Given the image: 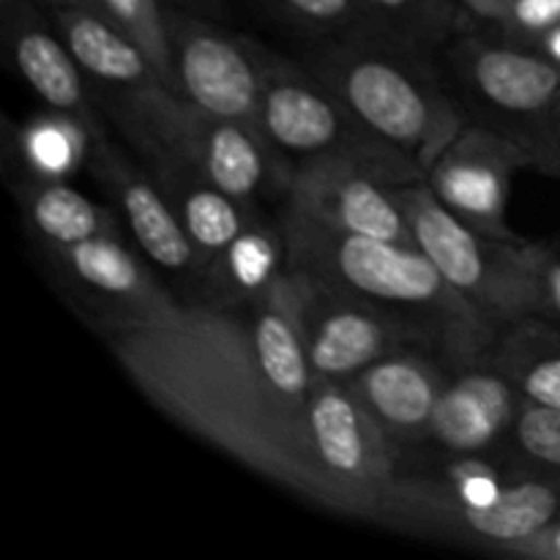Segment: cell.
Here are the masks:
<instances>
[{
  "mask_svg": "<svg viewBox=\"0 0 560 560\" xmlns=\"http://www.w3.org/2000/svg\"><path fill=\"white\" fill-rule=\"evenodd\" d=\"M102 339L170 421L304 501L375 525L394 448L345 383L310 370L279 282L249 306H180Z\"/></svg>",
  "mask_w": 560,
  "mask_h": 560,
  "instance_id": "cell-1",
  "label": "cell"
},
{
  "mask_svg": "<svg viewBox=\"0 0 560 560\" xmlns=\"http://www.w3.org/2000/svg\"><path fill=\"white\" fill-rule=\"evenodd\" d=\"M282 224L290 266L317 273L386 315L408 334L413 348L452 370L490 350L498 326L446 282L419 246L345 233L295 208H284Z\"/></svg>",
  "mask_w": 560,
  "mask_h": 560,
  "instance_id": "cell-2",
  "label": "cell"
},
{
  "mask_svg": "<svg viewBox=\"0 0 560 560\" xmlns=\"http://www.w3.org/2000/svg\"><path fill=\"white\" fill-rule=\"evenodd\" d=\"M301 63L353 113V118L419 167L435 164L468 126L438 58L377 33L312 42Z\"/></svg>",
  "mask_w": 560,
  "mask_h": 560,
  "instance_id": "cell-3",
  "label": "cell"
},
{
  "mask_svg": "<svg viewBox=\"0 0 560 560\" xmlns=\"http://www.w3.org/2000/svg\"><path fill=\"white\" fill-rule=\"evenodd\" d=\"M465 120L512 142L528 170L560 178V66L470 16L435 55Z\"/></svg>",
  "mask_w": 560,
  "mask_h": 560,
  "instance_id": "cell-4",
  "label": "cell"
},
{
  "mask_svg": "<svg viewBox=\"0 0 560 560\" xmlns=\"http://www.w3.org/2000/svg\"><path fill=\"white\" fill-rule=\"evenodd\" d=\"M102 109L131 151L164 145L255 211L282 213L288 206L293 173L262 140L257 126L206 113L164 85L107 102Z\"/></svg>",
  "mask_w": 560,
  "mask_h": 560,
  "instance_id": "cell-5",
  "label": "cell"
},
{
  "mask_svg": "<svg viewBox=\"0 0 560 560\" xmlns=\"http://www.w3.org/2000/svg\"><path fill=\"white\" fill-rule=\"evenodd\" d=\"M255 126L290 173L312 162H350L394 184L424 180L419 167L377 142L301 60L284 58L271 47H262Z\"/></svg>",
  "mask_w": 560,
  "mask_h": 560,
  "instance_id": "cell-6",
  "label": "cell"
},
{
  "mask_svg": "<svg viewBox=\"0 0 560 560\" xmlns=\"http://www.w3.org/2000/svg\"><path fill=\"white\" fill-rule=\"evenodd\" d=\"M560 523V470L530 468L487 503H459L419 476L394 474L375 525L416 539L503 556Z\"/></svg>",
  "mask_w": 560,
  "mask_h": 560,
  "instance_id": "cell-7",
  "label": "cell"
},
{
  "mask_svg": "<svg viewBox=\"0 0 560 560\" xmlns=\"http://www.w3.org/2000/svg\"><path fill=\"white\" fill-rule=\"evenodd\" d=\"M413 241L446 282L501 328L523 315H536L534 241H503L479 233L454 217L427 180L397 189Z\"/></svg>",
  "mask_w": 560,
  "mask_h": 560,
  "instance_id": "cell-8",
  "label": "cell"
},
{
  "mask_svg": "<svg viewBox=\"0 0 560 560\" xmlns=\"http://www.w3.org/2000/svg\"><path fill=\"white\" fill-rule=\"evenodd\" d=\"M47 282L98 337L175 315L180 301L126 235L80 244H31Z\"/></svg>",
  "mask_w": 560,
  "mask_h": 560,
  "instance_id": "cell-9",
  "label": "cell"
},
{
  "mask_svg": "<svg viewBox=\"0 0 560 560\" xmlns=\"http://www.w3.org/2000/svg\"><path fill=\"white\" fill-rule=\"evenodd\" d=\"M124 145L113 126L93 135L85 170L109 197L131 246L151 262L180 304L197 306L202 295L200 255L153 175Z\"/></svg>",
  "mask_w": 560,
  "mask_h": 560,
  "instance_id": "cell-10",
  "label": "cell"
},
{
  "mask_svg": "<svg viewBox=\"0 0 560 560\" xmlns=\"http://www.w3.org/2000/svg\"><path fill=\"white\" fill-rule=\"evenodd\" d=\"M279 290L310 370L320 381L350 383L383 355L413 348L397 323L306 268L288 262Z\"/></svg>",
  "mask_w": 560,
  "mask_h": 560,
  "instance_id": "cell-11",
  "label": "cell"
},
{
  "mask_svg": "<svg viewBox=\"0 0 560 560\" xmlns=\"http://www.w3.org/2000/svg\"><path fill=\"white\" fill-rule=\"evenodd\" d=\"M173 88L180 98L219 118L255 126L266 44L233 33L219 20L164 9Z\"/></svg>",
  "mask_w": 560,
  "mask_h": 560,
  "instance_id": "cell-12",
  "label": "cell"
},
{
  "mask_svg": "<svg viewBox=\"0 0 560 560\" xmlns=\"http://www.w3.org/2000/svg\"><path fill=\"white\" fill-rule=\"evenodd\" d=\"M520 170H528V162L512 142L468 124L427 170L424 180L454 217L479 233L525 241L509 224V200Z\"/></svg>",
  "mask_w": 560,
  "mask_h": 560,
  "instance_id": "cell-13",
  "label": "cell"
},
{
  "mask_svg": "<svg viewBox=\"0 0 560 560\" xmlns=\"http://www.w3.org/2000/svg\"><path fill=\"white\" fill-rule=\"evenodd\" d=\"M0 33L14 71L49 113L74 120L85 129L88 140L109 129L91 80L38 0H16L0 9Z\"/></svg>",
  "mask_w": 560,
  "mask_h": 560,
  "instance_id": "cell-14",
  "label": "cell"
},
{
  "mask_svg": "<svg viewBox=\"0 0 560 560\" xmlns=\"http://www.w3.org/2000/svg\"><path fill=\"white\" fill-rule=\"evenodd\" d=\"M523 394L487 359L468 361L448 372L435 405L430 438L413 452L419 457H476L512 448V430Z\"/></svg>",
  "mask_w": 560,
  "mask_h": 560,
  "instance_id": "cell-15",
  "label": "cell"
},
{
  "mask_svg": "<svg viewBox=\"0 0 560 560\" xmlns=\"http://www.w3.org/2000/svg\"><path fill=\"white\" fill-rule=\"evenodd\" d=\"M402 184L350 162H312L293 173L288 206L353 235L416 246L397 189Z\"/></svg>",
  "mask_w": 560,
  "mask_h": 560,
  "instance_id": "cell-16",
  "label": "cell"
},
{
  "mask_svg": "<svg viewBox=\"0 0 560 560\" xmlns=\"http://www.w3.org/2000/svg\"><path fill=\"white\" fill-rule=\"evenodd\" d=\"M452 366L419 348L383 355L345 386L353 392L394 454L413 452L430 438L435 405Z\"/></svg>",
  "mask_w": 560,
  "mask_h": 560,
  "instance_id": "cell-17",
  "label": "cell"
},
{
  "mask_svg": "<svg viewBox=\"0 0 560 560\" xmlns=\"http://www.w3.org/2000/svg\"><path fill=\"white\" fill-rule=\"evenodd\" d=\"M131 153L145 164L173 206L175 217L180 219L186 235L200 255L202 273L257 217H266V211H255L219 189L197 164L170 148L142 145Z\"/></svg>",
  "mask_w": 560,
  "mask_h": 560,
  "instance_id": "cell-18",
  "label": "cell"
},
{
  "mask_svg": "<svg viewBox=\"0 0 560 560\" xmlns=\"http://www.w3.org/2000/svg\"><path fill=\"white\" fill-rule=\"evenodd\" d=\"M44 11L91 80L98 107L164 85L156 63L148 58L145 49L107 14L93 9H71V5H52Z\"/></svg>",
  "mask_w": 560,
  "mask_h": 560,
  "instance_id": "cell-19",
  "label": "cell"
},
{
  "mask_svg": "<svg viewBox=\"0 0 560 560\" xmlns=\"http://www.w3.org/2000/svg\"><path fill=\"white\" fill-rule=\"evenodd\" d=\"M9 186L31 244H80L102 235H126L113 206L91 200L66 184L25 167H9Z\"/></svg>",
  "mask_w": 560,
  "mask_h": 560,
  "instance_id": "cell-20",
  "label": "cell"
},
{
  "mask_svg": "<svg viewBox=\"0 0 560 560\" xmlns=\"http://www.w3.org/2000/svg\"><path fill=\"white\" fill-rule=\"evenodd\" d=\"M288 271V233L282 213L257 217L202 273L197 306L238 310L262 301Z\"/></svg>",
  "mask_w": 560,
  "mask_h": 560,
  "instance_id": "cell-21",
  "label": "cell"
},
{
  "mask_svg": "<svg viewBox=\"0 0 560 560\" xmlns=\"http://www.w3.org/2000/svg\"><path fill=\"white\" fill-rule=\"evenodd\" d=\"M487 359L528 402L560 408V328L541 315H523L495 331Z\"/></svg>",
  "mask_w": 560,
  "mask_h": 560,
  "instance_id": "cell-22",
  "label": "cell"
},
{
  "mask_svg": "<svg viewBox=\"0 0 560 560\" xmlns=\"http://www.w3.org/2000/svg\"><path fill=\"white\" fill-rule=\"evenodd\" d=\"M377 36L438 55L470 20L459 0H364Z\"/></svg>",
  "mask_w": 560,
  "mask_h": 560,
  "instance_id": "cell-23",
  "label": "cell"
},
{
  "mask_svg": "<svg viewBox=\"0 0 560 560\" xmlns=\"http://www.w3.org/2000/svg\"><path fill=\"white\" fill-rule=\"evenodd\" d=\"M5 145L16 151V164L44 178H66V173L85 167L88 135L74 120L49 113L16 131V140L5 137Z\"/></svg>",
  "mask_w": 560,
  "mask_h": 560,
  "instance_id": "cell-24",
  "label": "cell"
},
{
  "mask_svg": "<svg viewBox=\"0 0 560 560\" xmlns=\"http://www.w3.org/2000/svg\"><path fill=\"white\" fill-rule=\"evenodd\" d=\"M277 16L312 42L375 33L364 0H262Z\"/></svg>",
  "mask_w": 560,
  "mask_h": 560,
  "instance_id": "cell-25",
  "label": "cell"
},
{
  "mask_svg": "<svg viewBox=\"0 0 560 560\" xmlns=\"http://www.w3.org/2000/svg\"><path fill=\"white\" fill-rule=\"evenodd\" d=\"M104 14L124 27L137 44L148 52V58L156 63L164 85L173 88V55H170L167 38V14H164L162 0H102Z\"/></svg>",
  "mask_w": 560,
  "mask_h": 560,
  "instance_id": "cell-26",
  "label": "cell"
},
{
  "mask_svg": "<svg viewBox=\"0 0 560 560\" xmlns=\"http://www.w3.org/2000/svg\"><path fill=\"white\" fill-rule=\"evenodd\" d=\"M512 446L536 468L560 470V408L523 399L514 419Z\"/></svg>",
  "mask_w": 560,
  "mask_h": 560,
  "instance_id": "cell-27",
  "label": "cell"
},
{
  "mask_svg": "<svg viewBox=\"0 0 560 560\" xmlns=\"http://www.w3.org/2000/svg\"><path fill=\"white\" fill-rule=\"evenodd\" d=\"M487 25L498 36L534 49L547 33L560 25V0H512L506 11Z\"/></svg>",
  "mask_w": 560,
  "mask_h": 560,
  "instance_id": "cell-28",
  "label": "cell"
},
{
  "mask_svg": "<svg viewBox=\"0 0 560 560\" xmlns=\"http://www.w3.org/2000/svg\"><path fill=\"white\" fill-rule=\"evenodd\" d=\"M536 315L547 317L560 328V249L550 244H534Z\"/></svg>",
  "mask_w": 560,
  "mask_h": 560,
  "instance_id": "cell-29",
  "label": "cell"
},
{
  "mask_svg": "<svg viewBox=\"0 0 560 560\" xmlns=\"http://www.w3.org/2000/svg\"><path fill=\"white\" fill-rule=\"evenodd\" d=\"M506 558H520V560H560V523L550 525L547 530H541L534 539L523 541V545L514 547Z\"/></svg>",
  "mask_w": 560,
  "mask_h": 560,
  "instance_id": "cell-30",
  "label": "cell"
},
{
  "mask_svg": "<svg viewBox=\"0 0 560 560\" xmlns=\"http://www.w3.org/2000/svg\"><path fill=\"white\" fill-rule=\"evenodd\" d=\"M164 9L186 11V14L195 16H208V20L222 22L228 16V5L224 0H162Z\"/></svg>",
  "mask_w": 560,
  "mask_h": 560,
  "instance_id": "cell-31",
  "label": "cell"
},
{
  "mask_svg": "<svg viewBox=\"0 0 560 560\" xmlns=\"http://www.w3.org/2000/svg\"><path fill=\"white\" fill-rule=\"evenodd\" d=\"M459 3H463V9L468 11L470 16H476V20L492 22L506 11V5L512 3V0H459Z\"/></svg>",
  "mask_w": 560,
  "mask_h": 560,
  "instance_id": "cell-32",
  "label": "cell"
},
{
  "mask_svg": "<svg viewBox=\"0 0 560 560\" xmlns=\"http://www.w3.org/2000/svg\"><path fill=\"white\" fill-rule=\"evenodd\" d=\"M534 49H536V52H539V55H545L547 60H552V63L560 66V25L556 27V31L547 33V36L541 38V42L536 44Z\"/></svg>",
  "mask_w": 560,
  "mask_h": 560,
  "instance_id": "cell-33",
  "label": "cell"
},
{
  "mask_svg": "<svg viewBox=\"0 0 560 560\" xmlns=\"http://www.w3.org/2000/svg\"><path fill=\"white\" fill-rule=\"evenodd\" d=\"M38 3H42L44 9H52V5H71V9H93L104 14L102 0H38Z\"/></svg>",
  "mask_w": 560,
  "mask_h": 560,
  "instance_id": "cell-34",
  "label": "cell"
},
{
  "mask_svg": "<svg viewBox=\"0 0 560 560\" xmlns=\"http://www.w3.org/2000/svg\"><path fill=\"white\" fill-rule=\"evenodd\" d=\"M11 3H16V0H0V9H5V5H11Z\"/></svg>",
  "mask_w": 560,
  "mask_h": 560,
  "instance_id": "cell-35",
  "label": "cell"
}]
</instances>
